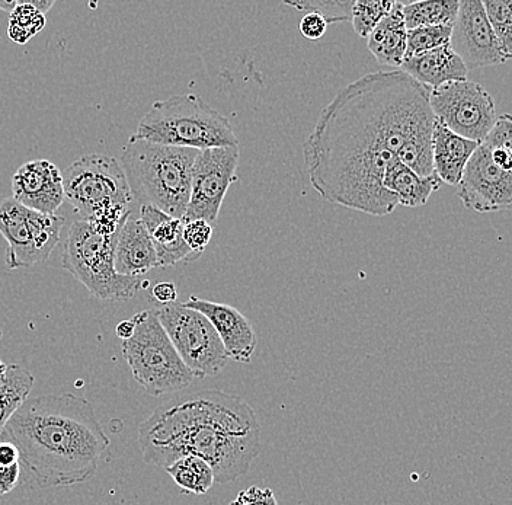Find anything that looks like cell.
I'll list each match as a JSON object with an SVG mask.
<instances>
[{
  "label": "cell",
  "mask_w": 512,
  "mask_h": 505,
  "mask_svg": "<svg viewBox=\"0 0 512 505\" xmlns=\"http://www.w3.org/2000/svg\"><path fill=\"white\" fill-rule=\"evenodd\" d=\"M430 91L399 69L368 73L341 89L303 143L313 190L345 209L393 213L399 204L384 190V172L400 147L434 130Z\"/></svg>",
  "instance_id": "obj_1"
},
{
  "label": "cell",
  "mask_w": 512,
  "mask_h": 505,
  "mask_svg": "<svg viewBox=\"0 0 512 505\" xmlns=\"http://www.w3.org/2000/svg\"><path fill=\"white\" fill-rule=\"evenodd\" d=\"M261 424L239 396L208 389L171 399L139 427L144 462L166 469L185 456L206 460L214 482L248 473L261 452Z\"/></svg>",
  "instance_id": "obj_2"
},
{
  "label": "cell",
  "mask_w": 512,
  "mask_h": 505,
  "mask_svg": "<svg viewBox=\"0 0 512 505\" xmlns=\"http://www.w3.org/2000/svg\"><path fill=\"white\" fill-rule=\"evenodd\" d=\"M0 440L14 444L21 469L43 489L91 481L111 444L91 402L72 393L28 398Z\"/></svg>",
  "instance_id": "obj_3"
},
{
  "label": "cell",
  "mask_w": 512,
  "mask_h": 505,
  "mask_svg": "<svg viewBox=\"0 0 512 505\" xmlns=\"http://www.w3.org/2000/svg\"><path fill=\"white\" fill-rule=\"evenodd\" d=\"M200 150L131 139L123 149L121 168L131 197L142 206L184 219L191 194V174Z\"/></svg>",
  "instance_id": "obj_4"
},
{
  "label": "cell",
  "mask_w": 512,
  "mask_h": 505,
  "mask_svg": "<svg viewBox=\"0 0 512 505\" xmlns=\"http://www.w3.org/2000/svg\"><path fill=\"white\" fill-rule=\"evenodd\" d=\"M131 139L195 150L239 145L230 121L192 94L153 102Z\"/></svg>",
  "instance_id": "obj_5"
},
{
  "label": "cell",
  "mask_w": 512,
  "mask_h": 505,
  "mask_svg": "<svg viewBox=\"0 0 512 505\" xmlns=\"http://www.w3.org/2000/svg\"><path fill=\"white\" fill-rule=\"evenodd\" d=\"M457 197L466 209L478 213L508 212L512 207V120H496L479 143L457 185Z\"/></svg>",
  "instance_id": "obj_6"
},
{
  "label": "cell",
  "mask_w": 512,
  "mask_h": 505,
  "mask_svg": "<svg viewBox=\"0 0 512 505\" xmlns=\"http://www.w3.org/2000/svg\"><path fill=\"white\" fill-rule=\"evenodd\" d=\"M131 321L136 329L130 340L121 341V350L133 379L152 396L185 391L194 376L176 353L155 309L142 310Z\"/></svg>",
  "instance_id": "obj_7"
},
{
  "label": "cell",
  "mask_w": 512,
  "mask_h": 505,
  "mask_svg": "<svg viewBox=\"0 0 512 505\" xmlns=\"http://www.w3.org/2000/svg\"><path fill=\"white\" fill-rule=\"evenodd\" d=\"M117 235L105 238L96 233L85 220L73 223L67 233L63 248V268L78 278L96 299L130 300L140 287L139 278L120 276L115 271Z\"/></svg>",
  "instance_id": "obj_8"
},
{
  "label": "cell",
  "mask_w": 512,
  "mask_h": 505,
  "mask_svg": "<svg viewBox=\"0 0 512 505\" xmlns=\"http://www.w3.org/2000/svg\"><path fill=\"white\" fill-rule=\"evenodd\" d=\"M62 177L64 198L85 222L99 210L127 207L133 200L120 162L104 153L83 155Z\"/></svg>",
  "instance_id": "obj_9"
},
{
  "label": "cell",
  "mask_w": 512,
  "mask_h": 505,
  "mask_svg": "<svg viewBox=\"0 0 512 505\" xmlns=\"http://www.w3.org/2000/svg\"><path fill=\"white\" fill-rule=\"evenodd\" d=\"M155 312L194 379H206L222 372L229 359L216 329L206 316L176 302L160 305Z\"/></svg>",
  "instance_id": "obj_10"
},
{
  "label": "cell",
  "mask_w": 512,
  "mask_h": 505,
  "mask_svg": "<svg viewBox=\"0 0 512 505\" xmlns=\"http://www.w3.org/2000/svg\"><path fill=\"white\" fill-rule=\"evenodd\" d=\"M66 219L27 209L14 198L0 201V235L5 238L6 267L30 268L46 262L60 242Z\"/></svg>",
  "instance_id": "obj_11"
},
{
  "label": "cell",
  "mask_w": 512,
  "mask_h": 505,
  "mask_svg": "<svg viewBox=\"0 0 512 505\" xmlns=\"http://www.w3.org/2000/svg\"><path fill=\"white\" fill-rule=\"evenodd\" d=\"M430 108L435 120L448 130L476 143L488 136L498 120L494 98L469 79L431 89Z\"/></svg>",
  "instance_id": "obj_12"
},
{
  "label": "cell",
  "mask_w": 512,
  "mask_h": 505,
  "mask_svg": "<svg viewBox=\"0 0 512 505\" xmlns=\"http://www.w3.org/2000/svg\"><path fill=\"white\" fill-rule=\"evenodd\" d=\"M239 158V145L198 152L192 166L190 203L184 222L206 220L211 226L217 222L230 185L238 181Z\"/></svg>",
  "instance_id": "obj_13"
},
{
  "label": "cell",
  "mask_w": 512,
  "mask_h": 505,
  "mask_svg": "<svg viewBox=\"0 0 512 505\" xmlns=\"http://www.w3.org/2000/svg\"><path fill=\"white\" fill-rule=\"evenodd\" d=\"M450 47L467 70L508 62L486 18L482 0H462L451 28Z\"/></svg>",
  "instance_id": "obj_14"
},
{
  "label": "cell",
  "mask_w": 512,
  "mask_h": 505,
  "mask_svg": "<svg viewBox=\"0 0 512 505\" xmlns=\"http://www.w3.org/2000/svg\"><path fill=\"white\" fill-rule=\"evenodd\" d=\"M12 198L34 212L56 214L66 200L62 172L47 159L24 163L12 177Z\"/></svg>",
  "instance_id": "obj_15"
},
{
  "label": "cell",
  "mask_w": 512,
  "mask_h": 505,
  "mask_svg": "<svg viewBox=\"0 0 512 505\" xmlns=\"http://www.w3.org/2000/svg\"><path fill=\"white\" fill-rule=\"evenodd\" d=\"M182 305L206 316L222 341L227 359L238 363H251L258 338L254 326L243 313L226 303L210 302L195 296H191Z\"/></svg>",
  "instance_id": "obj_16"
},
{
  "label": "cell",
  "mask_w": 512,
  "mask_h": 505,
  "mask_svg": "<svg viewBox=\"0 0 512 505\" xmlns=\"http://www.w3.org/2000/svg\"><path fill=\"white\" fill-rule=\"evenodd\" d=\"M114 267L120 276L139 278L159 268L156 251L142 220L128 214L117 235Z\"/></svg>",
  "instance_id": "obj_17"
},
{
  "label": "cell",
  "mask_w": 512,
  "mask_h": 505,
  "mask_svg": "<svg viewBox=\"0 0 512 505\" xmlns=\"http://www.w3.org/2000/svg\"><path fill=\"white\" fill-rule=\"evenodd\" d=\"M139 219L152 239L159 268L172 267L181 261L191 262L200 258L185 244L182 236L184 220L168 216L152 206L140 207Z\"/></svg>",
  "instance_id": "obj_18"
},
{
  "label": "cell",
  "mask_w": 512,
  "mask_h": 505,
  "mask_svg": "<svg viewBox=\"0 0 512 505\" xmlns=\"http://www.w3.org/2000/svg\"><path fill=\"white\" fill-rule=\"evenodd\" d=\"M399 70L430 89L440 88L450 82L466 81L469 73L462 59L450 46L406 57Z\"/></svg>",
  "instance_id": "obj_19"
},
{
  "label": "cell",
  "mask_w": 512,
  "mask_h": 505,
  "mask_svg": "<svg viewBox=\"0 0 512 505\" xmlns=\"http://www.w3.org/2000/svg\"><path fill=\"white\" fill-rule=\"evenodd\" d=\"M479 143L457 136L440 121L432 130V166L438 180L448 185H459L464 168Z\"/></svg>",
  "instance_id": "obj_20"
},
{
  "label": "cell",
  "mask_w": 512,
  "mask_h": 505,
  "mask_svg": "<svg viewBox=\"0 0 512 505\" xmlns=\"http://www.w3.org/2000/svg\"><path fill=\"white\" fill-rule=\"evenodd\" d=\"M403 2H395L392 11L368 35V50L377 63L389 69H400L406 56V27L402 14Z\"/></svg>",
  "instance_id": "obj_21"
},
{
  "label": "cell",
  "mask_w": 512,
  "mask_h": 505,
  "mask_svg": "<svg viewBox=\"0 0 512 505\" xmlns=\"http://www.w3.org/2000/svg\"><path fill=\"white\" fill-rule=\"evenodd\" d=\"M437 175L419 177L399 161L390 163L384 172L383 187L396 197L399 206L418 209L425 206L432 194L440 188Z\"/></svg>",
  "instance_id": "obj_22"
},
{
  "label": "cell",
  "mask_w": 512,
  "mask_h": 505,
  "mask_svg": "<svg viewBox=\"0 0 512 505\" xmlns=\"http://www.w3.org/2000/svg\"><path fill=\"white\" fill-rule=\"evenodd\" d=\"M460 0H422L403 3L402 14L406 30L419 27H453L459 12Z\"/></svg>",
  "instance_id": "obj_23"
},
{
  "label": "cell",
  "mask_w": 512,
  "mask_h": 505,
  "mask_svg": "<svg viewBox=\"0 0 512 505\" xmlns=\"http://www.w3.org/2000/svg\"><path fill=\"white\" fill-rule=\"evenodd\" d=\"M171 475L182 494L204 495L214 485L213 469L206 460L197 456H185L165 469Z\"/></svg>",
  "instance_id": "obj_24"
},
{
  "label": "cell",
  "mask_w": 512,
  "mask_h": 505,
  "mask_svg": "<svg viewBox=\"0 0 512 505\" xmlns=\"http://www.w3.org/2000/svg\"><path fill=\"white\" fill-rule=\"evenodd\" d=\"M35 379L18 364H8L6 379L0 388V433L34 388Z\"/></svg>",
  "instance_id": "obj_25"
},
{
  "label": "cell",
  "mask_w": 512,
  "mask_h": 505,
  "mask_svg": "<svg viewBox=\"0 0 512 505\" xmlns=\"http://www.w3.org/2000/svg\"><path fill=\"white\" fill-rule=\"evenodd\" d=\"M486 18L491 24L496 40L501 44L505 57H512V0H485Z\"/></svg>",
  "instance_id": "obj_26"
},
{
  "label": "cell",
  "mask_w": 512,
  "mask_h": 505,
  "mask_svg": "<svg viewBox=\"0 0 512 505\" xmlns=\"http://www.w3.org/2000/svg\"><path fill=\"white\" fill-rule=\"evenodd\" d=\"M395 2L390 0H357L352 6L351 22L355 33L368 38L374 28L392 11Z\"/></svg>",
  "instance_id": "obj_27"
},
{
  "label": "cell",
  "mask_w": 512,
  "mask_h": 505,
  "mask_svg": "<svg viewBox=\"0 0 512 505\" xmlns=\"http://www.w3.org/2000/svg\"><path fill=\"white\" fill-rule=\"evenodd\" d=\"M451 28L453 27L448 25H438V27H419L406 31L405 59L450 46Z\"/></svg>",
  "instance_id": "obj_28"
},
{
  "label": "cell",
  "mask_w": 512,
  "mask_h": 505,
  "mask_svg": "<svg viewBox=\"0 0 512 505\" xmlns=\"http://www.w3.org/2000/svg\"><path fill=\"white\" fill-rule=\"evenodd\" d=\"M286 5L307 12V14L316 12L329 25L351 21L354 0H335V2H331V0H302V2H286Z\"/></svg>",
  "instance_id": "obj_29"
},
{
  "label": "cell",
  "mask_w": 512,
  "mask_h": 505,
  "mask_svg": "<svg viewBox=\"0 0 512 505\" xmlns=\"http://www.w3.org/2000/svg\"><path fill=\"white\" fill-rule=\"evenodd\" d=\"M9 24L14 25L31 40L46 27V15L38 12L30 0H18V6L11 12Z\"/></svg>",
  "instance_id": "obj_30"
},
{
  "label": "cell",
  "mask_w": 512,
  "mask_h": 505,
  "mask_svg": "<svg viewBox=\"0 0 512 505\" xmlns=\"http://www.w3.org/2000/svg\"><path fill=\"white\" fill-rule=\"evenodd\" d=\"M128 214L130 212H128L127 207L112 206L108 209L99 210L91 219L86 220V223H89V226L99 235L111 238V236L117 235L118 230L126 222Z\"/></svg>",
  "instance_id": "obj_31"
},
{
  "label": "cell",
  "mask_w": 512,
  "mask_h": 505,
  "mask_svg": "<svg viewBox=\"0 0 512 505\" xmlns=\"http://www.w3.org/2000/svg\"><path fill=\"white\" fill-rule=\"evenodd\" d=\"M182 236H184L188 248L198 257H201L203 252L206 251L207 245L210 244L211 238H213V226L207 223L206 220L184 222Z\"/></svg>",
  "instance_id": "obj_32"
},
{
  "label": "cell",
  "mask_w": 512,
  "mask_h": 505,
  "mask_svg": "<svg viewBox=\"0 0 512 505\" xmlns=\"http://www.w3.org/2000/svg\"><path fill=\"white\" fill-rule=\"evenodd\" d=\"M230 505H278L270 488L249 487L239 492Z\"/></svg>",
  "instance_id": "obj_33"
},
{
  "label": "cell",
  "mask_w": 512,
  "mask_h": 505,
  "mask_svg": "<svg viewBox=\"0 0 512 505\" xmlns=\"http://www.w3.org/2000/svg\"><path fill=\"white\" fill-rule=\"evenodd\" d=\"M326 30H328V24L316 12H309L300 21V33L307 40H319L325 35Z\"/></svg>",
  "instance_id": "obj_34"
},
{
  "label": "cell",
  "mask_w": 512,
  "mask_h": 505,
  "mask_svg": "<svg viewBox=\"0 0 512 505\" xmlns=\"http://www.w3.org/2000/svg\"><path fill=\"white\" fill-rule=\"evenodd\" d=\"M19 478H21V465L19 463L12 466L0 465V495H6L14 491Z\"/></svg>",
  "instance_id": "obj_35"
},
{
  "label": "cell",
  "mask_w": 512,
  "mask_h": 505,
  "mask_svg": "<svg viewBox=\"0 0 512 505\" xmlns=\"http://www.w3.org/2000/svg\"><path fill=\"white\" fill-rule=\"evenodd\" d=\"M152 296L160 305H169L176 302L178 292L174 283H158L153 287Z\"/></svg>",
  "instance_id": "obj_36"
},
{
  "label": "cell",
  "mask_w": 512,
  "mask_h": 505,
  "mask_svg": "<svg viewBox=\"0 0 512 505\" xmlns=\"http://www.w3.org/2000/svg\"><path fill=\"white\" fill-rule=\"evenodd\" d=\"M19 463V452L14 444L0 440V465L12 466Z\"/></svg>",
  "instance_id": "obj_37"
},
{
  "label": "cell",
  "mask_w": 512,
  "mask_h": 505,
  "mask_svg": "<svg viewBox=\"0 0 512 505\" xmlns=\"http://www.w3.org/2000/svg\"><path fill=\"white\" fill-rule=\"evenodd\" d=\"M134 329H136V326H134L133 321H123L115 328V334L121 341H127L133 337Z\"/></svg>",
  "instance_id": "obj_38"
},
{
  "label": "cell",
  "mask_w": 512,
  "mask_h": 505,
  "mask_svg": "<svg viewBox=\"0 0 512 505\" xmlns=\"http://www.w3.org/2000/svg\"><path fill=\"white\" fill-rule=\"evenodd\" d=\"M18 6V0H12V2H6V0H0V8L5 11L12 12Z\"/></svg>",
  "instance_id": "obj_39"
},
{
  "label": "cell",
  "mask_w": 512,
  "mask_h": 505,
  "mask_svg": "<svg viewBox=\"0 0 512 505\" xmlns=\"http://www.w3.org/2000/svg\"><path fill=\"white\" fill-rule=\"evenodd\" d=\"M6 370H8V364H5L0 360V388H2L3 383H5Z\"/></svg>",
  "instance_id": "obj_40"
}]
</instances>
